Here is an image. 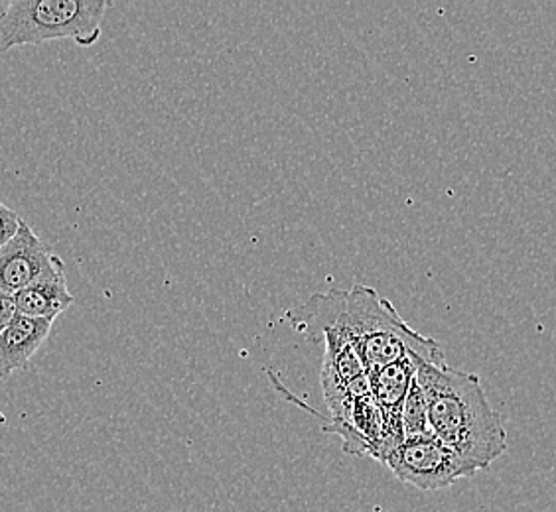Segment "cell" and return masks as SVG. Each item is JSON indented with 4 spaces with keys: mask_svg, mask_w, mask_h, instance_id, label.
<instances>
[{
    "mask_svg": "<svg viewBox=\"0 0 556 512\" xmlns=\"http://www.w3.org/2000/svg\"><path fill=\"white\" fill-rule=\"evenodd\" d=\"M55 280H67L64 260L22 219L16 235L0 248V290L18 294L34 284Z\"/></svg>",
    "mask_w": 556,
    "mask_h": 512,
    "instance_id": "5",
    "label": "cell"
},
{
    "mask_svg": "<svg viewBox=\"0 0 556 512\" xmlns=\"http://www.w3.org/2000/svg\"><path fill=\"white\" fill-rule=\"evenodd\" d=\"M109 7L108 0H12L0 21V54L52 40L91 48L101 38Z\"/></svg>",
    "mask_w": 556,
    "mask_h": 512,
    "instance_id": "3",
    "label": "cell"
},
{
    "mask_svg": "<svg viewBox=\"0 0 556 512\" xmlns=\"http://www.w3.org/2000/svg\"><path fill=\"white\" fill-rule=\"evenodd\" d=\"M12 0H0V21L7 16V12L11 9Z\"/></svg>",
    "mask_w": 556,
    "mask_h": 512,
    "instance_id": "12",
    "label": "cell"
},
{
    "mask_svg": "<svg viewBox=\"0 0 556 512\" xmlns=\"http://www.w3.org/2000/svg\"><path fill=\"white\" fill-rule=\"evenodd\" d=\"M16 296L21 316L36 320L54 321L74 304V294L67 290V280L40 282L30 289L22 290Z\"/></svg>",
    "mask_w": 556,
    "mask_h": 512,
    "instance_id": "8",
    "label": "cell"
},
{
    "mask_svg": "<svg viewBox=\"0 0 556 512\" xmlns=\"http://www.w3.org/2000/svg\"><path fill=\"white\" fill-rule=\"evenodd\" d=\"M18 316H21V311H18L16 296L0 290V335L11 328L12 321L16 320Z\"/></svg>",
    "mask_w": 556,
    "mask_h": 512,
    "instance_id": "11",
    "label": "cell"
},
{
    "mask_svg": "<svg viewBox=\"0 0 556 512\" xmlns=\"http://www.w3.org/2000/svg\"><path fill=\"white\" fill-rule=\"evenodd\" d=\"M54 321L18 316L0 335V381L26 369L42 347Z\"/></svg>",
    "mask_w": 556,
    "mask_h": 512,
    "instance_id": "7",
    "label": "cell"
},
{
    "mask_svg": "<svg viewBox=\"0 0 556 512\" xmlns=\"http://www.w3.org/2000/svg\"><path fill=\"white\" fill-rule=\"evenodd\" d=\"M417 376V359L407 357L386 369L369 374V386L374 395L375 405L379 408L383 434H381V448L379 461L386 463L389 453L405 441L403 432V406L407 400L410 384Z\"/></svg>",
    "mask_w": 556,
    "mask_h": 512,
    "instance_id": "6",
    "label": "cell"
},
{
    "mask_svg": "<svg viewBox=\"0 0 556 512\" xmlns=\"http://www.w3.org/2000/svg\"><path fill=\"white\" fill-rule=\"evenodd\" d=\"M403 432L405 439L420 438V436H430V426H428L427 402H425V393L418 384L417 376L410 384L407 400L403 406Z\"/></svg>",
    "mask_w": 556,
    "mask_h": 512,
    "instance_id": "9",
    "label": "cell"
},
{
    "mask_svg": "<svg viewBox=\"0 0 556 512\" xmlns=\"http://www.w3.org/2000/svg\"><path fill=\"white\" fill-rule=\"evenodd\" d=\"M386 465L396 479L420 491H440L478 473L434 434L405 439L389 453Z\"/></svg>",
    "mask_w": 556,
    "mask_h": 512,
    "instance_id": "4",
    "label": "cell"
},
{
    "mask_svg": "<svg viewBox=\"0 0 556 512\" xmlns=\"http://www.w3.org/2000/svg\"><path fill=\"white\" fill-rule=\"evenodd\" d=\"M290 318L300 330L345 331L362 357L367 376L407 357L437 367L446 364L439 343L413 330L389 299L365 284L316 294Z\"/></svg>",
    "mask_w": 556,
    "mask_h": 512,
    "instance_id": "1",
    "label": "cell"
},
{
    "mask_svg": "<svg viewBox=\"0 0 556 512\" xmlns=\"http://www.w3.org/2000/svg\"><path fill=\"white\" fill-rule=\"evenodd\" d=\"M21 221V215L12 212L11 207H7L4 203L0 202V248L7 245L12 236L16 235Z\"/></svg>",
    "mask_w": 556,
    "mask_h": 512,
    "instance_id": "10",
    "label": "cell"
},
{
    "mask_svg": "<svg viewBox=\"0 0 556 512\" xmlns=\"http://www.w3.org/2000/svg\"><path fill=\"white\" fill-rule=\"evenodd\" d=\"M430 432L478 471L507 451V432L478 374L417 361Z\"/></svg>",
    "mask_w": 556,
    "mask_h": 512,
    "instance_id": "2",
    "label": "cell"
}]
</instances>
